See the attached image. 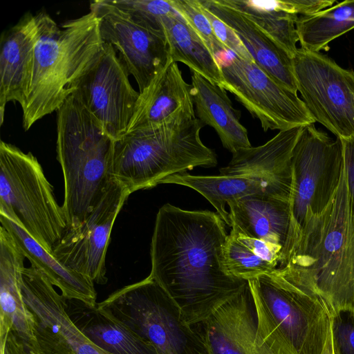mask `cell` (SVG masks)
<instances>
[{
    "mask_svg": "<svg viewBox=\"0 0 354 354\" xmlns=\"http://www.w3.org/2000/svg\"><path fill=\"white\" fill-rule=\"evenodd\" d=\"M323 354H337L333 340L331 327Z\"/></svg>",
    "mask_w": 354,
    "mask_h": 354,
    "instance_id": "cell-38",
    "label": "cell"
},
{
    "mask_svg": "<svg viewBox=\"0 0 354 354\" xmlns=\"http://www.w3.org/2000/svg\"><path fill=\"white\" fill-rule=\"evenodd\" d=\"M277 272L319 297L330 314L354 310V205L344 169L326 208L308 217Z\"/></svg>",
    "mask_w": 354,
    "mask_h": 354,
    "instance_id": "cell-2",
    "label": "cell"
},
{
    "mask_svg": "<svg viewBox=\"0 0 354 354\" xmlns=\"http://www.w3.org/2000/svg\"><path fill=\"white\" fill-rule=\"evenodd\" d=\"M26 257L10 235L0 227V344L15 332L39 354L35 320L25 303L21 280Z\"/></svg>",
    "mask_w": 354,
    "mask_h": 354,
    "instance_id": "cell-18",
    "label": "cell"
},
{
    "mask_svg": "<svg viewBox=\"0 0 354 354\" xmlns=\"http://www.w3.org/2000/svg\"><path fill=\"white\" fill-rule=\"evenodd\" d=\"M191 94L198 119L212 127L223 146L232 153L252 147L241 112L234 108L226 91L198 73L192 75Z\"/></svg>",
    "mask_w": 354,
    "mask_h": 354,
    "instance_id": "cell-23",
    "label": "cell"
},
{
    "mask_svg": "<svg viewBox=\"0 0 354 354\" xmlns=\"http://www.w3.org/2000/svg\"><path fill=\"white\" fill-rule=\"evenodd\" d=\"M21 287L35 317L39 354H110L75 326L66 310V299L39 270L25 268Z\"/></svg>",
    "mask_w": 354,
    "mask_h": 354,
    "instance_id": "cell-15",
    "label": "cell"
},
{
    "mask_svg": "<svg viewBox=\"0 0 354 354\" xmlns=\"http://www.w3.org/2000/svg\"><path fill=\"white\" fill-rule=\"evenodd\" d=\"M165 183L184 185L200 193L214 206L225 225L230 227V214L226 209L229 203L264 192L275 196L270 183L256 176H193L186 172L169 176L162 182Z\"/></svg>",
    "mask_w": 354,
    "mask_h": 354,
    "instance_id": "cell-27",
    "label": "cell"
},
{
    "mask_svg": "<svg viewBox=\"0 0 354 354\" xmlns=\"http://www.w3.org/2000/svg\"><path fill=\"white\" fill-rule=\"evenodd\" d=\"M343 168L341 139L331 138L314 124L304 126L292 153L290 227L279 265L293 248L306 218L321 214L333 199Z\"/></svg>",
    "mask_w": 354,
    "mask_h": 354,
    "instance_id": "cell-8",
    "label": "cell"
},
{
    "mask_svg": "<svg viewBox=\"0 0 354 354\" xmlns=\"http://www.w3.org/2000/svg\"><path fill=\"white\" fill-rule=\"evenodd\" d=\"M248 282L261 345L274 354H323L331 314L319 297L276 270Z\"/></svg>",
    "mask_w": 354,
    "mask_h": 354,
    "instance_id": "cell-6",
    "label": "cell"
},
{
    "mask_svg": "<svg viewBox=\"0 0 354 354\" xmlns=\"http://www.w3.org/2000/svg\"><path fill=\"white\" fill-rule=\"evenodd\" d=\"M192 326L204 342L209 354H274L259 340L248 282L207 318Z\"/></svg>",
    "mask_w": 354,
    "mask_h": 354,
    "instance_id": "cell-16",
    "label": "cell"
},
{
    "mask_svg": "<svg viewBox=\"0 0 354 354\" xmlns=\"http://www.w3.org/2000/svg\"><path fill=\"white\" fill-rule=\"evenodd\" d=\"M186 352L187 354H209L204 342L196 331V335L189 341Z\"/></svg>",
    "mask_w": 354,
    "mask_h": 354,
    "instance_id": "cell-37",
    "label": "cell"
},
{
    "mask_svg": "<svg viewBox=\"0 0 354 354\" xmlns=\"http://www.w3.org/2000/svg\"><path fill=\"white\" fill-rule=\"evenodd\" d=\"M39 35L38 15L26 14L2 34L0 48V122L6 104L18 102L24 107L30 89L35 49Z\"/></svg>",
    "mask_w": 354,
    "mask_h": 354,
    "instance_id": "cell-17",
    "label": "cell"
},
{
    "mask_svg": "<svg viewBox=\"0 0 354 354\" xmlns=\"http://www.w3.org/2000/svg\"><path fill=\"white\" fill-rule=\"evenodd\" d=\"M296 28L301 48L312 52L327 50L330 41L354 28V0L299 16Z\"/></svg>",
    "mask_w": 354,
    "mask_h": 354,
    "instance_id": "cell-29",
    "label": "cell"
},
{
    "mask_svg": "<svg viewBox=\"0 0 354 354\" xmlns=\"http://www.w3.org/2000/svg\"><path fill=\"white\" fill-rule=\"evenodd\" d=\"M177 11L198 34L217 61L219 55L229 50L216 37L211 24L202 11L198 0H169Z\"/></svg>",
    "mask_w": 354,
    "mask_h": 354,
    "instance_id": "cell-31",
    "label": "cell"
},
{
    "mask_svg": "<svg viewBox=\"0 0 354 354\" xmlns=\"http://www.w3.org/2000/svg\"><path fill=\"white\" fill-rule=\"evenodd\" d=\"M227 235L223 219L211 211L185 210L167 203L156 214L149 275L189 326L205 320L248 283L225 269Z\"/></svg>",
    "mask_w": 354,
    "mask_h": 354,
    "instance_id": "cell-1",
    "label": "cell"
},
{
    "mask_svg": "<svg viewBox=\"0 0 354 354\" xmlns=\"http://www.w3.org/2000/svg\"><path fill=\"white\" fill-rule=\"evenodd\" d=\"M297 91L315 120L339 139L354 136V71L320 52L298 48L292 57Z\"/></svg>",
    "mask_w": 354,
    "mask_h": 354,
    "instance_id": "cell-10",
    "label": "cell"
},
{
    "mask_svg": "<svg viewBox=\"0 0 354 354\" xmlns=\"http://www.w3.org/2000/svg\"><path fill=\"white\" fill-rule=\"evenodd\" d=\"M90 11L99 19L102 41L113 47L141 93L171 61L164 32L138 22L109 0L91 1Z\"/></svg>",
    "mask_w": 354,
    "mask_h": 354,
    "instance_id": "cell-13",
    "label": "cell"
},
{
    "mask_svg": "<svg viewBox=\"0 0 354 354\" xmlns=\"http://www.w3.org/2000/svg\"><path fill=\"white\" fill-rule=\"evenodd\" d=\"M231 232L281 246L290 227L289 201L267 192L248 195L228 203Z\"/></svg>",
    "mask_w": 354,
    "mask_h": 354,
    "instance_id": "cell-22",
    "label": "cell"
},
{
    "mask_svg": "<svg viewBox=\"0 0 354 354\" xmlns=\"http://www.w3.org/2000/svg\"><path fill=\"white\" fill-rule=\"evenodd\" d=\"M0 214L18 224L50 254L68 230L62 207L37 158L3 140Z\"/></svg>",
    "mask_w": 354,
    "mask_h": 354,
    "instance_id": "cell-7",
    "label": "cell"
},
{
    "mask_svg": "<svg viewBox=\"0 0 354 354\" xmlns=\"http://www.w3.org/2000/svg\"><path fill=\"white\" fill-rule=\"evenodd\" d=\"M330 327L337 354H354V310L331 315Z\"/></svg>",
    "mask_w": 354,
    "mask_h": 354,
    "instance_id": "cell-33",
    "label": "cell"
},
{
    "mask_svg": "<svg viewBox=\"0 0 354 354\" xmlns=\"http://www.w3.org/2000/svg\"><path fill=\"white\" fill-rule=\"evenodd\" d=\"M97 307L151 343L158 354H187L196 335L163 288L150 276L125 286Z\"/></svg>",
    "mask_w": 354,
    "mask_h": 354,
    "instance_id": "cell-9",
    "label": "cell"
},
{
    "mask_svg": "<svg viewBox=\"0 0 354 354\" xmlns=\"http://www.w3.org/2000/svg\"><path fill=\"white\" fill-rule=\"evenodd\" d=\"M204 126L195 115L127 133L115 141L113 180L131 194L196 167H215L216 154L201 139Z\"/></svg>",
    "mask_w": 354,
    "mask_h": 354,
    "instance_id": "cell-5",
    "label": "cell"
},
{
    "mask_svg": "<svg viewBox=\"0 0 354 354\" xmlns=\"http://www.w3.org/2000/svg\"><path fill=\"white\" fill-rule=\"evenodd\" d=\"M223 255L226 272L245 281L271 273L278 268L257 256L231 232L223 246Z\"/></svg>",
    "mask_w": 354,
    "mask_h": 354,
    "instance_id": "cell-30",
    "label": "cell"
},
{
    "mask_svg": "<svg viewBox=\"0 0 354 354\" xmlns=\"http://www.w3.org/2000/svg\"><path fill=\"white\" fill-rule=\"evenodd\" d=\"M341 140L347 187L354 205V136Z\"/></svg>",
    "mask_w": 354,
    "mask_h": 354,
    "instance_id": "cell-35",
    "label": "cell"
},
{
    "mask_svg": "<svg viewBox=\"0 0 354 354\" xmlns=\"http://www.w3.org/2000/svg\"><path fill=\"white\" fill-rule=\"evenodd\" d=\"M37 15L39 35L30 89L22 109L26 131L61 107L104 46L99 19L92 11L60 26L47 13Z\"/></svg>",
    "mask_w": 354,
    "mask_h": 354,
    "instance_id": "cell-3",
    "label": "cell"
},
{
    "mask_svg": "<svg viewBox=\"0 0 354 354\" xmlns=\"http://www.w3.org/2000/svg\"><path fill=\"white\" fill-rule=\"evenodd\" d=\"M201 6L203 12L209 21L216 37L223 45L234 55L247 61H253L235 31L201 4Z\"/></svg>",
    "mask_w": 354,
    "mask_h": 354,
    "instance_id": "cell-34",
    "label": "cell"
},
{
    "mask_svg": "<svg viewBox=\"0 0 354 354\" xmlns=\"http://www.w3.org/2000/svg\"><path fill=\"white\" fill-rule=\"evenodd\" d=\"M115 141L73 95L57 111V159L68 230L87 218L113 180Z\"/></svg>",
    "mask_w": 354,
    "mask_h": 354,
    "instance_id": "cell-4",
    "label": "cell"
},
{
    "mask_svg": "<svg viewBox=\"0 0 354 354\" xmlns=\"http://www.w3.org/2000/svg\"><path fill=\"white\" fill-rule=\"evenodd\" d=\"M206 9L230 26L253 61L279 83L297 93L292 57L242 12L218 0H199Z\"/></svg>",
    "mask_w": 354,
    "mask_h": 354,
    "instance_id": "cell-21",
    "label": "cell"
},
{
    "mask_svg": "<svg viewBox=\"0 0 354 354\" xmlns=\"http://www.w3.org/2000/svg\"><path fill=\"white\" fill-rule=\"evenodd\" d=\"M303 127L279 131L265 144L241 149L232 153L221 175L256 176L266 179L273 194L290 201L292 185V157Z\"/></svg>",
    "mask_w": 354,
    "mask_h": 354,
    "instance_id": "cell-19",
    "label": "cell"
},
{
    "mask_svg": "<svg viewBox=\"0 0 354 354\" xmlns=\"http://www.w3.org/2000/svg\"><path fill=\"white\" fill-rule=\"evenodd\" d=\"M130 194L124 187L112 180L90 215L77 228L66 231L52 255L94 283H106L105 261L111 233Z\"/></svg>",
    "mask_w": 354,
    "mask_h": 354,
    "instance_id": "cell-14",
    "label": "cell"
},
{
    "mask_svg": "<svg viewBox=\"0 0 354 354\" xmlns=\"http://www.w3.org/2000/svg\"><path fill=\"white\" fill-rule=\"evenodd\" d=\"M75 326L91 342L110 354H158L149 342L104 310L77 299L66 301Z\"/></svg>",
    "mask_w": 354,
    "mask_h": 354,
    "instance_id": "cell-24",
    "label": "cell"
},
{
    "mask_svg": "<svg viewBox=\"0 0 354 354\" xmlns=\"http://www.w3.org/2000/svg\"><path fill=\"white\" fill-rule=\"evenodd\" d=\"M230 6L244 14L290 57L296 53L299 16L289 11L285 0H232Z\"/></svg>",
    "mask_w": 354,
    "mask_h": 354,
    "instance_id": "cell-28",
    "label": "cell"
},
{
    "mask_svg": "<svg viewBox=\"0 0 354 354\" xmlns=\"http://www.w3.org/2000/svg\"><path fill=\"white\" fill-rule=\"evenodd\" d=\"M129 75L113 47L104 43L72 94L115 140L127 133L140 95Z\"/></svg>",
    "mask_w": 354,
    "mask_h": 354,
    "instance_id": "cell-12",
    "label": "cell"
},
{
    "mask_svg": "<svg viewBox=\"0 0 354 354\" xmlns=\"http://www.w3.org/2000/svg\"><path fill=\"white\" fill-rule=\"evenodd\" d=\"M230 91L254 118L264 131L288 130L315 122L297 93L289 90L254 61L236 55L218 62Z\"/></svg>",
    "mask_w": 354,
    "mask_h": 354,
    "instance_id": "cell-11",
    "label": "cell"
},
{
    "mask_svg": "<svg viewBox=\"0 0 354 354\" xmlns=\"http://www.w3.org/2000/svg\"><path fill=\"white\" fill-rule=\"evenodd\" d=\"M191 88L178 64L170 61L140 93L127 133L195 116Z\"/></svg>",
    "mask_w": 354,
    "mask_h": 354,
    "instance_id": "cell-20",
    "label": "cell"
},
{
    "mask_svg": "<svg viewBox=\"0 0 354 354\" xmlns=\"http://www.w3.org/2000/svg\"><path fill=\"white\" fill-rule=\"evenodd\" d=\"M109 1L111 4L127 12L138 22L160 31H162L160 18L176 12L169 0Z\"/></svg>",
    "mask_w": 354,
    "mask_h": 354,
    "instance_id": "cell-32",
    "label": "cell"
},
{
    "mask_svg": "<svg viewBox=\"0 0 354 354\" xmlns=\"http://www.w3.org/2000/svg\"><path fill=\"white\" fill-rule=\"evenodd\" d=\"M0 354H38L15 332L10 331L5 341L0 344Z\"/></svg>",
    "mask_w": 354,
    "mask_h": 354,
    "instance_id": "cell-36",
    "label": "cell"
},
{
    "mask_svg": "<svg viewBox=\"0 0 354 354\" xmlns=\"http://www.w3.org/2000/svg\"><path fill=\"white\" fill-rule=\"evenodd\" d=\"M0 221L1 225L10 234L31 266L44 273L51 283L61 290L64 297L96 306L97 292L93 281L62 264L21 227L6 216L0 214Z\"/></svg>",
    "mask_w": 354,
    "mask_h": 354,
    "instance_id": "cell-25",
    "label": "cell"
},
{
    "mask_svg": "<svg viewBox=\"0 0 354 354\" xmlns=\"http://www.w3.org/2000/svg\"><path fill=\"white\" fill-rule=\"evenodd\" d=\"M174 62H181L209 82L223 88L220 65L202 38L177 12L160 19Z\"/></svg>",
    "mask_w": 354,
    "mask_h": 354,
    "instance_id": "cell-26",
    "label": "cell"
}]
</instances>
